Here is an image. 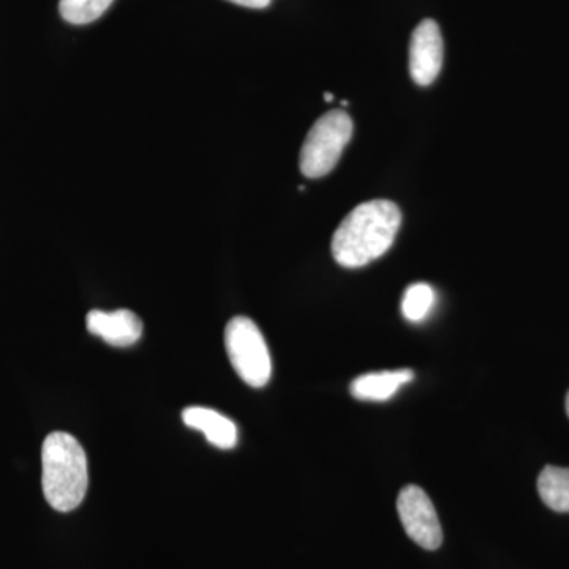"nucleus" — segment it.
<instances>
[{
  "label": "nucleus",
  "mask_w": 569,
  "mask_h": 569,
  "mask_svg": "<svg viewBox=\"0 0 569 569\" xmlns=\"http://www.w3.org/2000/svg\"><path fill=\"white\" fill-rule=\"evenodd\" d=\"M402 223L399 206L372 200L348 213L332 236V257L343 268H362L383 257L395 244Z\"/></svg>",
  "instance_id": "1"
},
{
  "label": "nucleus",
  "mask_w": 569,
  "mask_h": 569,
  "mask_svg": "<svg viewBox=\"0 0 569 569\" xmlns=\"http://www.w3.org/2000/svg\"><path fill=\"white\" fill-rule=\"evenodd\" d=\"M41 488L52 509L70 512L89 488L88 456L80 441L67 432H52L41 447Z\"/></svg>",
  "instance_id": "2"
},
{
  "label": "nucleus",
  "mask_w": 569,
  "mask_h": 569,
  "mask_svg": "<svg viewBox=\"0 0 569 569\" xmlns=\"http://www.w3.org/2000/svg\"><path fill=\"white\" fill-rule=\"evenodd\" d=\"M351 137H353V121L346 111L326 112L307 133L301 157H299L301 173L309 179L323 178L331 173Z\"/></svg>",
  "instance_id": "3"
},
{
  "label": "nucleus",
  "mask_w": 569,
  "mask_h": 569,
  "mask_svg": "<svg viewBox=\"0 0 569 569\" xmlns=\"http://www.w3.org/2000/svg\"><path fill=\"white\" fill-rule=\"evenodd\" d=\"M224 348L236 373L249 387L263 388L271 380L272 362L260 328L247 317H234L224 328Z\"/></svg>",
  "instance_id": "4"
},
{
  "label": "nucleus",
  "mask_w": 569,
  "mask_h": 569,
  "mask_svg": "<svg viewBox=\"0 0 569 569\" xmlns=\"http://www.w3.org/2000/svg\"><path fill=\"white\" fill-rule=\"evenodd\" d=\"M397 512L408 537L426 550H437L443 542L440 520L436 507L429 496L419 488L410 485L400 490L397 498Z\"/></svg>",
  "instance_id": "5"
},
{
  "label": "nucleus",
  "mask_w": 569,
  "mask_h": 569,
  "mask_svg": "<svg viewBox=\"0 0 569 569\" xmlns=\"http://www.w3.org/2000/svg\"><path fill=\"white\" fill-rule=\"evenodd\" d=\"M443 67V37L433 20H425L415 29L410 41V73L418 86L432 84Z\"/></svg>",
  "instance_id": "6"
},
{
  "label": "nucleus",
  "mask_w": 569,
  "mask_h": 569,
  "mask_svg": "<svg viewBox=\"0 0 569 569\" xmlns=\"http://www.w3.org/2000/svg\"><path fill=\"white\" fill-rule=\"evenodd\" d=\"M86 326L91 335L100 337L108 346L119 348L134 346L142 335L140 317L127 309L114 312L92 310L86 317Z\"/></svg>",
  "instance_id": "7"
},
{
  "label": "nucleus",
  "mask_w": 569,
  "mask_h": 569,
  "mask_svg": "<svg viewBox=\"0 0 569 569\" xmlns=\"http://www.w3.org/2000/svg\"><path fill=\"white\" fill-rule=\"evenodd\" d=\"M187 427L203 432L206 440L219 449H231L238 445V426L219 411L206 407H189L182 411Z\"/></svg>",
  "instance_id": "8"
},
{
  "label": "nucleus",
  "mask_w": 569,
  "mask_h": 569,
  "mask_svg": "<svg viewBox=\"0 0 569 569\" xmlns=\"http://www.w3.org/2000/svg\"><path fill=\"white\" fill-rule=\"evenodd\" d=\"M413 380L415 372L410 369L366 373L355 378L353 383L350 385V392L355 399L362 402H387L403 385Z\"/></svg>",
  "instance_id": "9"
},
{
  "label": "nucleus",
  "mask_w": 569,
  "mask_h": 569,
  "mask_svg": "<svg viewBox=\"0 0 569 569\" xmlns=\"http://www.w3.org/2000/svg\"><path fill=\"white\" fill-rule=\"evenodd\" d=\"M541 500L557 512H569V468L546 467L538 478Z\"/></svg>",
  "instance_id": "10"
},
{
  "label": "nucleus",
  "mask_w": 569,
  "mask_h": 569,
  "mask_svg": "<svg viewBox=\"0 0 569 569\" xmlns=\"http://www.w3.org/2000/svg\"><path fill=\"white\" fill-rule=\"evenodd\" d=\"M437 296L427 283H413L407 288L402 299V313L411 323H421L432 312Z\"/></svg>",
  "instance_id": "11"
},
{
  "label": "nucleus",
  "mask_w": 569,
  "mask_h": 569,
  "mask_svg": "<svg viewBox=\"0 0 569 569\" xmlns=\"http://www.w3.org/2000/svg\"><path fill=\"white\" fill-rule=\"evenodd\" d=\"M114 0H61L59 11L70 24H91L110 9Z\"/></svg>",
  "instance_id": "12"
},
{
  "label": "nucleus",
  "mask_w": 569,
  "mask_h": 569,
  "mask_svg": "<svg viewBox=\"0 0 569 569\" xmlns=\"http://www.w3.org/2000/svg\"><path fill=\"white\" fill-rule=\"evenodd\" d=\"M228 2H233L236 6L247 7V9L261 10L271 6L272 0H228Z\"/></svg>",
  "instance_id": "13"
},
{
  "label": "nucleus",
  "mask_w": 569,
  "mask_h": 569,
  "mask_svg": "<svg viewBox=\"0 0 569 569\" xmlns=\"http://www.w3.org/2000/svg\"><path fill=\"white\" fill-rule=\"evenodd\" d=\"M325 99H326V102H332V99H335V96H332V93L326 92Z\"/></svg>",
  "instance_id": "14"
},
{
  "label": "nucleus",
  "mask_w": 569,
  "mask_h": 569,
  "mask_svg": "<svg viewBox=\"0 0 569 569\" xmlns=\"http://www.w3.org/2000/svg\"><path fill=\"white\" fill-rule=\"evenodd\" d=\"M567 413H568V417H569V392H568V396H567Z\"/></svg>",
  "instance_id": "15"
}]
</instances>
